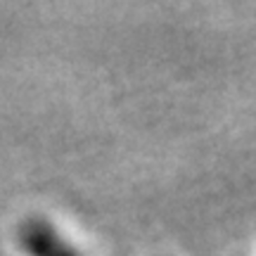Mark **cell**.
<instances>
[{"label":"cell","mask_w":256,"mask_h":256,"mask_svg":"<svg viewBox=\"0 0 256 256\" xmlns=\"http://www.w3.org/2000/svg\"><path fill=\"white\" fill-rule=\"evenodd\" d=\"M19 242L22 249L28 256H81L66 240L52 230L50 223L46 220H26L19 230Z\"/></svg>","instance_id":"cell-1"}]
</instances>
